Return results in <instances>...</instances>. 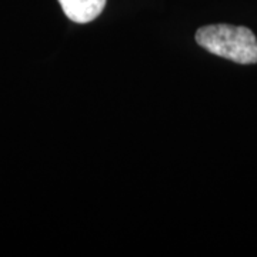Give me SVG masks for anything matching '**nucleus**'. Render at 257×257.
Instances as JSON below:
<instances>
[{"label": "nucleus", "instance_id": "1", "mask_svg": "<svg viewBox=\"0 0 257 257\" xmlns=\"http://www.w3.org/2000/svg\"><path fill=\"white\" fill-rule=\"evenodd\" d=\"M196 42L213 55L239 64L257 63V39L250 29L209 25L196 32Z\"/></svg>", "mask_w": 257, "mask_h": 257}, {"label": "nucleus", "instance_id": "2", "mask_svg": "<svg viewBox=\"0 0 257 257\" xmlns=\"http://www.w3.org/2000/svg\"><path fill=\"white\" fill-rule=\"evenodd\" d=\"M64 15L74 23H89L100 15L106 0H59Z\"/></svg>", "mask_w": 257, "mask_h": 257}]
</instances>
